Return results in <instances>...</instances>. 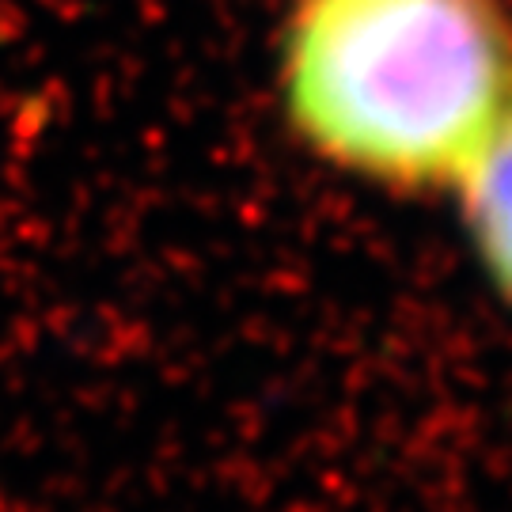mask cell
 Segmentation results:
<instances>
[{"mask_svg":"<svg viewBox=\"0 0 512 512\" xmlns=\"http://www.w3.org/2000/svg\"><path fill=\"white\" fill-rule=\"evenodd\" d=\"M512 46L490 0H308L285 50L296 129L387 183H463L509 122Z\"/></svg>","mask_w":512,"mask_h":512,"instance_id":"6da1fadb","label":"cell"},{"mask_svg":"<svg viewBox=\"0 0 512 512\" xmlns=\"http://www.w3.org/2000/svg\"><path fill=\"white\" fill-rule=\"evenodd\" d=\"M463 194L478 255L512 300V118L463 175Z\"/></svg>","mask_w":512,"mask_h":512,"instance_id":"7a4b0ae2","label":"cell"}]
</instances>
